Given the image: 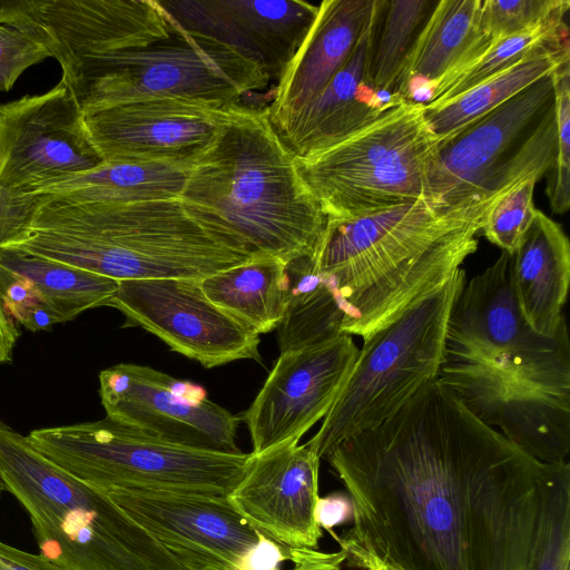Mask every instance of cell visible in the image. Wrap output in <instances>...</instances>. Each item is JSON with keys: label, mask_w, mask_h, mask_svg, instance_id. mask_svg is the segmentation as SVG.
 I'll use <instances>...</instances> for the list:
<instances>
[{"label": "cell", "mask_w": 570, "mask_h": 570, "mask_svg": "<svg viewBox=\"0 0 570 570\" xmlns=\"http://www.w3.org/2000/svg\"><path fill=\"white\" fill-rule=\"evenodd\" d=\"M353 504L335 537L357 570H527L551 463L438 379L325 458Z\"/></svg>", "instance_id": "6da1fadb"}, {"label": "cell", "mask_w": 570, "mask_h": 570, "mask_svg": "<svg viewBox=\"0 0 570 570\" xmlns=\"http://www.w3.org/2000/svg\"><path fill=\"white\" fill-rule=\"evenodd\" d=\"M505 191L454 206L420 198L327 219L312 259L341 297L343 334L364 338L441 288L476 250L485 216Z\"/></svg>", "instance_id": "7a4b0ae2"}, {"label": "cell", "mask_w": 570, "mask_h": 570, "mask_svg": "<svg viewBox=\"0 0 570 570\" xmlns=\"http://www.w3.org/2000/svg\"><path fill=\"white\" fill-rule=\"evenodd\" d=\"M180 200L237 250L289 263L314 256L327 217L303 183L267 107L226 106L187 171Z\"/></svg>", "instance_id": "3957f363"}, {"label": "cell", "mask_w": 570, "mask_h": 570, "mask_svg": "<svg viewBox=\"0 0 570 570\" xmlns=\"http://www.w3.org/2000/svg\"><path fill=\"white\" fill-rule=\"evenodd\" d=\"M2 247L118 282L202 281L252 258L207 228L180 198L68 204L40 196L28 227Z\"/></svg>", "instance_id": "277c9868"}, {"label": "cell", "mask_w": 570, "mask_h": 570, "mask_svg": "<svg viewBox=\"0 0 570 570\" xmlns=\"http://www.w3.org/2000/svg\"><path fill=\"white\" fill-rule=\"evenodd\" d=\"M510 254L466 281L451 307L438 381L483 423L548 384L570 358L566 320L556 336L523 318L509 275Z\"/></svg>", "instance_id": "5b68a950"}, {"label": "cell", "mask_w": 570, "mask_h": 570, "mask_svg": "<svg viewBox=\"0 0 570 570\" xmlns=\"http://www.w3.org/2000/svg\"><path fill=\"white\" fill-rule=\"evenodd\" d=\"M0 481L28 513L38 554L61 570H186L105 492L1 422Z\"/></svg>", "instance_id": "8992f818"}, {"label": "cell", "mask_w": 570, "mask_h": 570, "mask_svg": "<svg viewBox=\"0 0 570 570\" xmlns=\"http://www.w3.org/2000/svg\"><path fill=\"white\" fill-rule=\"evenodd\" d=\"M169 20L170 35L146 46L53 52L62 71L60 80L83 115L149 99L230 106L268 86L271 80L262 68L233 48L187 32Z\"/></svg>", "instance_id": "52a82bcc"}, {"label": "cell", "mask_w": 570, "mask_h": 570, "mask_svg": "<svg viewBox=\"0 0 570 570\" xmlns=\"http://www.w3.org/2000/svg\"><path fill=\"white\" fill-rule=\"evenodd\" d=\"M465 282L461 267L441 288L363 338L334 404L307 442L320 459L392 416L438 379L449 314Z\"/></svg>", "instance_id": "ba28073f"}, {"label": "cell", "mask_w": 570, "mask_h": 570, "mask_svg": "<svg viewBox=\"0 0 570 570\" xmlns=\"http://www.w3.org/2000/svg\"><path fill=\"white\" fill-rule=\"evenodd\" d=\"M51 462L101 491L111 489L227 495L253 453L203 451L166 442L105 416L27 435Z\"/></svg>", "instance_id": "9c48e42d"}, {"label": "cell", "mask_w": 570, "mask_h": 570, "mask_svg": "<svg viewBox=\"0 0 570 570\" xmlns=\"http://www.w3.org/2000/svg\"><path fill=\"white\" fill-rule=\"evenodd\" d=\"M439 140L424 105L405 101L337 144L295 158L327 219H352L430 198L428 176Z\"/></svg>", "instance_id": "30bf717a"}, {"label": "cell", "mask_w": 570, "mask_h": 570, "mask_svg": "<svg viewBox=\"0 0 570 570\" xmlns=\"http://www.w3.org/2000/svg\"><path fill=\"white\" fill-rule=\"evenodd\" d=\"M552 73L439 145L428 176L431 199L454 206L550 170L557 149Z\"/></svg>", "instance_id": "8fae6325"}, {"label": "cell", "mask_w": 570, "mask_h": 570, "mask_svg": "<svg viewBox=\"0 0 570 570\" xmlns=\"http://www.w3.org/2000/svg\"><path fill=\"white\" fill-rule=\"evenodd\" d=\"M104 163L85 115L61 80L43 94L0 104V184L4 187L37 194Z\"/></svg>", "instance_id": "7c38bea8"}, {"label": "cell", "mask_w": 570, "mask_h": 570, "mask_svg": "<svg viewBox=\"0 0 570 570\" xmlns=\"http://www.w3.org/2000/svg\"><path fill=\"white\" fill-rule=\"evenodd\" d=\"M106 416L177 445L237 453L239 417L203 386L150 366L120 363L99 373Z\"/></svg>", "instance_id": "4fadbf2b"}, {"label": "cell", "mask_w": 570, "mask_h": 570, "mask_svg": "<svg viewBox=\"0 0 570 570\" xmlns=\"http://www.w3.org/2000/svg\"><path fill=\"white\" fill-rule=\"evenodd\" d=\"M108 306L170 350L207 368L238 360L259 362V335L214 304L200 279L156 278L119 281Z\"/></svg>", "instance_id": "5bb4252c"}, {"label": "cell", "mask_w": 570, "mask_h": 570, "mask_svg": "<svg viewBox=\"0 0 570 570\" xmlns=\"http://www.w3.org/2000/svg\"><path fill=\"white\" fill-rule=\"evenodd\" d=\"M102 492L186 570H240L263 537L226 495L129 489Z\"/></svg>", "instance_id": "9a60e30c"}, {"label": "cell", "mask_w": 570, "mask_h": 570, "mask_svg": "<svg viewBox=\"0 0 570 570\" xmlns=\"http://www.w3.org/2000/svg\"><path fill=\"white\" fill-rule=\"evenodd\" d=\"M351 335L281 352L263 387L239 416L248 429L254 455L298 442L334 404L355 362Z\"/></svg>", "instance_id": "2e32d148"}, {"label": "cell", "mask_w": 570, "mask_h": 570, "mask_svg": "<svg viewBox=\"0 0 570 570\" xmlns=\"http://www.w3.org/2000/svg\"><path fill=\"white\" fill-rule=\"evenodd\" d=\"M226 106L186 99H149L85 115L104 161L190 168L214 138Z\"/></svg>", "instance_id": "e0dca14e"}, {"label": "cell", "mask_w": 570, "mask_h": 570, "mask_svg": "<svg viewBox=\"0 0 570 570\" xmlns=\"http://www.w3.org/2000/svg\"><path fill=\"white\" fill-rule=\"evenodd\" d=\"M157 1L181 29L233 48L276 82L318 12L304 0Z\"/></svg>", "instance_id": "ac0fdd59"}, {"label": "cell", "mask_w": 570, "mask_h": 570, "mask_svg": "<svg viewBox=\"0 0 570 570\" xmlns=\"http://www.w3.org/2000/svg\"><path fill=\"white\" fill-rule=\"evenodd\" d=\"M321 459L307 444L287 442L253 460L226 495L236 511L264 535L291 549H317L316 522Z\"/></svg>", "instance_id": "d6986e66"}, {"label": "cell", "mask_w": 570, "mask_h": 570, "mask_svg": "<svg viewBox=\"0 0 570 570\" xmlns=\"http://www.w3.org/2000/svg\"><path fill=\"white\" fill-rule=\"evenodd\" d=\"M375 6L344 66L278 132L295 158L311 156L337 144L406 101L400 94L375 90L370 81Z\"/></svg>", "instance_id": "ffe728a7"}, {"label": "cell", "mask_w": 570, "mask_h": 570, "mask_svg": "<svg viewBox=\"0 0 570 570\" xmlns=\"http://www.w3.org/2000/svg\"><path fill=\"white\" fill-rule=\"evenodd\" d=\"M375 0H324L317 16L267 106L275 130L281 132L314 100L353 52L368 23Z\"/></svg>", "instance_id": "44dd1931"}, {"label": "cell", "mask_w": 570, "mask_h": 570, "mask_svg": "<svg viewBox=\"0 0 570 570\" xmlns=\"http://www.w3.org/2000/svg\"><path fill=\"white\" fill-rule=\"evenodd\" d=\"M52 53L146 46L170 35L157 0H40Z\"/></svg>", "instance_id": "7402d4cb"}, {"label": "cell", "mask_w": 570, "mask_h": 570, "mask_svg": "<svg viewBox=\"0 0 570 570\" xmlns=\"http://www.w3.org/2000/svg\"><path fill=\"white\" fill-rule=\"evenodd\" d=\"M482 0H440L420 32L396 91L426 105L433 91L462 72L492 45L479 29Z\"/></svg>", "instance_id": "603a6c76"}, {"label": "cell", "mask_w": 570, "mask_h": 570, "mask_svg": "<svg viewBox=\"0 0 570 570\" xmlns=\"http://www.w3.org/2000/svg\"><path fill=\"white\" fill-rule=\"evenodd\" d=\"M509 275L519 309L539 335L553 337L570 284V243L562 227L537 210L533 222L510 255Z\"/></svg>", "instance_id": "cb8c5ba5"}, {"label": "cell", "mask_w": 570, "mask_h": 570, "mask_svg": "<svg viewBox=\"0 0 570 570\" xmlns=\"http://www.w3.org/2000/svg\"><path fill=\"white\" fill-rule=\"evenodd\" d=\"M188 167L170 164L105 161L50 185L36 195L68 204H116L179 198Z\"/></svg>", "instance_id": "d4e9b609"}, {"label": "cell", "mask_w": 570, "mask_h": 570, "mask_svg": "<svg viewBox=\"0 0 570 570\" xmlns=\"http://www.w3.org/2000/svg\"><path fill=\"white\" fill-rule=\"evenodd\" d=\"M200 284L214 304L258 335L277 328L289 295L286 263L271 256L252 257Z\"/></svg>", "instance_id": "484cf974"}, {"label": "cell", "mask_w": 570, "mask_h": 570, "mask_svg": "<svg viewBox=\"0 0 570 570\" xmlns=\"http://www.w3.org/2000/svg\"><path fill=\"white\" fill-rule=\"evenodd\" d=\"M569 56V43L540 48L465 92L436 106H424L425 120L442 144L530 85L551 75Z\"/></svg>", "instance_id": "4316f807"}, {"label": "cell", "mask_w": 570, "mask_h": 570, "mask_svg": "<svg viewBox=\"0 0 570 570\" xmlns=\"http://www.w3.org/2000/svg\"><path fill=\"white\" fill-rule=\"evenodd\" d=\"M289 295L277 326L281 352L332 341L343 334L344 308L327 274L316 268L312 257L286 264Z\"/></svg>", "instance_id": "83f0119b"}, {"label": "cell", "mask_w": 570, "mask_h": 570, "mask_svg": "<svg viewBox=\"0 0 570 570\" xmlns=\"http://www.w3.org/2000/svg\"><path fill=\"white\" fill-rule=\"evenodd\" d=\"M0 267L27 281L57 323L108 306L118 287L112 278L13 248L0 247Z\"/></svg>", "instance_id": "f1b7e54d"}, {"label": "cell", "mask_w": 570, "mask_h": 570, "mask_svg": "<svg viewBox=\"0 0 570 570\" xmlns=\"http://www.w3.org/2000/svg\"><path fill=\"white\" fill-rule=\"evenodd\" d=\"M438 1L376 0L370 81L377 91L395 92L409 56Z\"/></svg>", "instance_id": "f546056e"}, {"label": "cell", "mask_w": 570, "mask_h": 570, "mask_svg": "<svg viewBox=\"0 0 570 570\" xmlns=\"http://www.w3.org/2000/svg\"><path fill=\"white\" fill-rule=\"evenodd\" d=\"M564 17L566 14L557 16L531 29L495 41L462 72L435 89L424 106L443 104L513 66L540 48L569 43Z\"/></svg>", "instance_id": "4dcf8cb0"}, {"label": "cell", "mask_w": 570, "mask_h": 570, "mask_svg": "<svg viewBox=\"0 0 570 570\" xmlns=\"http://www.w3.org/2000/svg\"><path fill=\"white\" fill-rule=\"evenodd\" d=\"M40 0H0V92L31 66L53 58Z\"/></svg>", "instance_id": "1f68e13d"}, {"label": "cell", "mask_w": 570, "mask_h": 570, "mask_svg": "<svg viewBox=\"0 0 570 570\" xmlns=\"http://www.w3.org/2000/svg\"><path fill=\"white\" fill-rule=\"evenodd\" d=\"M527 570H570V464L551 463Z\"/></svg>", "instance_id": "d6a6232c"}, {"label": "cell", "mask_w": 570, "mask_h": 570, "mask_svg": "<svg viewBox=\"0 0 570 570\" xmlns=\"http://www.w3.org/2000/svg\"><path fill=\"white\" fill-rule=\"evenodd\" d=\"M539 179L528 177L507 190L485 216L481 232L502 252L512 255L537 214L534 186Z\"/></svg>", "instance_id": "836d02e7"}, {"label": "cell", "mask_w": 570, "mask_h": 570, "mask_svg": "<svg viewBox=\"0 0 570 570\" xmlns=\"http://www.w3.org/2000/svg\"><path fill=\"white\" fill-rule=\"evenodd\" d=\"M567 0H482L479 29L492 43L567 14Z\"/></svg>", "instance_id": "e575fe53"}, {"label": "cell", "mask_w": 570, "mask_h": 570, "mask_svg": "<svg viewBox=\"0 0 570 570\" xmlns=\"http://www.w3.org/2000/svg\"><path fill=\"white\" fill-rule=\"evenodd\" d=\"M557 149L547 184V195L554 214H564L570 207V59L552 73Z\"/></svg>", "instance_id": "d590c367"}, {"label": "cell", "mask_w": 570, "mask_h": 570, "mask_svg": "<svg viewBox=\"0 0 570 570\" xmlns=\"http://www.w3.org/2000/svg\"><path fill=\"white\" fill-rule=\"evenodd\" d=\"M0 301L6 313L30 331L48 330L57 324L30 284L1 267Z\"/></svg>", "instance_id": "8d00e7d4"}, {"label": "cell", "mask_w": 570, "mask_h": 570, "mask_svg": "<svg viewBox=\"0 0 570 570\" xmlns=\"http://www.w3.org/2000/svg\"><path fill=\"white\" fill-rule=\"evenodd\" d=\"M40 196L0 184V247L16 239L30 224Z\"/></svg>", "instance_id": "74e56055"}, {"label": "cell", "mask_w": 570, "mask_h": 570, "mask_svg": "<svg viewBox=\"0 0 570 570\" xmlns=\"http://www.w3.org/2000/svg\"><path fill=\"white\" fill-rule=\"evenodd\" d=\"M291 548L277 543L263 534L261 541L246 556L240 570H282L291 560Z\"/></svg>", "instance_id": "f35d334b"}, {"label": "cell", "mask_w": 570, "mask_h": 570, "mask_svg": "<svg viewBox=\"0 0 570 570\" xmlns=\"http://www.w3.org/2000/svg\"><path fill=\"white\" fill-rule=\"evenodd\" d=\"M316 522L321 529L333 533V528L353 520V504L345 492H334L318 499L315 509Z\"/></svg>", "instance_id": "ab89813d"}, {"label": "cell", "mask_w": 570, "mask_h": 570, "mask_svg": "<svg viewBox=\"0 0 570 570\" xmlns=\"http://www.w3.org/2000/svg\"><path fill=\"white\" fill-rule=\"evenodd\" d=\"M292 570H357L343 563V554L317 549H291Z\"/></svg>", "instance_id": "60d3db41"}, {"label": "cell", "mask_w": 570, "mask_h": 570, "mask_svg": "<svg viewBox=\"0 0 570 570\" xmlns=\"http://www.w3.org/2000/svg\"><path fill=\"white\" fill-rule=\"evenodd\" d=\"M0 570H61L55 564L33 554L0 541Z\"/></svg>", "instance_id": "b9f144b4"}, {"label": "cell", "mask_w": 570, "mask_h": 570, "mask_svg": "<svg viewBox=\"0 0 570 570\" xmlns=\"http://www.w3.org/2000/svg\"><path fill=\"white\" fill-rule=\"evenodd\" d=\"M19 331L14 321L6 313L0 301V364L12 360Z\"/></svg>", "instance_id": "7bdbcfd3"}]
</instances>
